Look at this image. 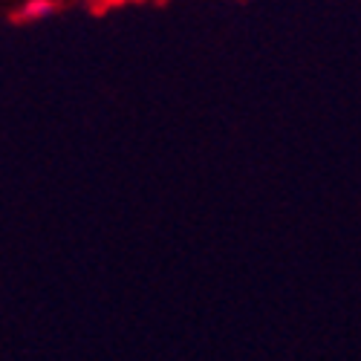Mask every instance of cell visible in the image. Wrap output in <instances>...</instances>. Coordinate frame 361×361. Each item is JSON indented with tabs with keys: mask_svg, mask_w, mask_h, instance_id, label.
<instances>
[{
	"mask_svg": "<svg viewBox=\"0 0 361 361\" xmlns=\"http://www.w3.org/2000/svg\"><path fill=\"white\" fill-rule=\"evenodd\" d=\"M61 12V4L58 0H23L15 12V20L18 23H41V20H49Z\"/></svg>",
	"mask_w": 361,
	"mask_h": 361,
	"instance_id": "obj_1",
	"label": "cell"
}]
</instances>
